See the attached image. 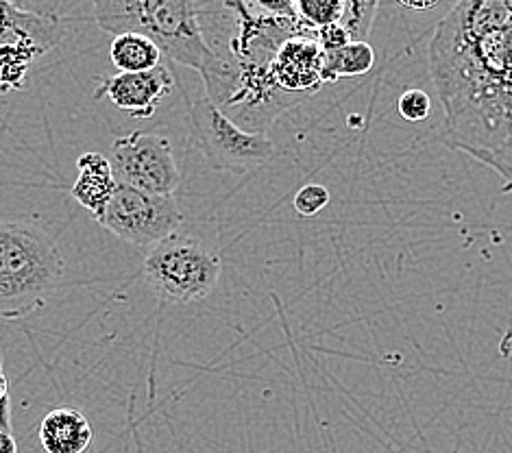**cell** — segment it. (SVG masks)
Masks as SVG:
<instances>
[{"label": "cell", "instance_id": "cell-6", "mask_svg": "<svg viewBox=\"0 0 512 453\" xmlns=\"http://www.w3.org/2000/svg\"><path fill=\"white\" fill-rule=\"evenodd\" d=\"M112 173L118 186L175 197L181 173L173 146L157 133L133 131L112 144Z\"/></svg>", "mask_w": 512, "mask_h": 453}, {"label": "cell", "instance_id": "cell-15", "mask_svg": "<svg viewBox=\"0 0 512 453\" xmlns=\"http://www.w3.org/2000/svg\"><path fill=\"white\" fill-rule=\"evenodd\" d=\"M42 57L40 51L31 46H3L0 48V88L18 90L22 88L29 66Z\"/></svg>", "mask_w": 512, "mask_h": 453}, {"label": "cell", "instance_id": "cell-21", "mask_svg": "<svg viewBox=\"0 0 512 453\" xmlns=\"http://www.w3.org/2000/svg\"><path fill=\"white\" fill-rule=\"evenodd\" d=\"M0 432H11V401L9 382L3 371V353H0Z\"/></svg>", "mask_w": 512, "mask_h": 453}, {"label": "cell", "instance_id": "cell-19", "mask_svg": "<svg viewBox=\"0 0 512 453\" xmlns=\"http://www.w3.org/2000/svg\"><path fill=\"white\" fill-rule=\"evenodd\" d=\"M329 203V190L319 183H308L295 194V210L299 216H316L321 214Z\"/></svg>", "mask_w": 512, "mask_h": 453}, {"label": "cell", "instance_id": "cell-11", "mask_svg": "<svg viewBox=\"0 0 512 453\" xmlns=\"http://www.w3.org/2000/svg\"><path fill=\"white\" fill-rule=\"evenodd\" d=\"M77 168L79 177L70 188L72 199L83 205L96 220H101L118 188L112 164L103 153H83L77 159Z\"/></svg>", "mask_w": 512, "mask_h": 453}, {"label": "cell", "instance_id": "cell-10", "mask_svg": "<svg viewBox=\"0 0 512 453\" xmlns=\"http://www.w3.org/2000/svg\"><path fill=\"white\" fill-rule=\"evenodd\" d=\"M64 38L62 18L42 14L31 5L0 3V48L31 46L46 55Z\"/></svg>", "mask_w": 512, "mask_h": 453}, {"label": "cell", "instance_id": "cell-14", "mask_svg": "<svg viewBox=\"0 0 512 453\" xmlns=\"http://www.w3.org/2000/svg\"><path fill=\"white\" fill-rule=\"evenodd\" d=\"M375 64V51L369 42H351L338 51L323 55V83L343 77H360Z\"/></svg>", "mask_w": 512, "mask_h": 453}, {"label": "cell", "instance_id": "cell-20", "mask_svg": "<svg viewBox=\"0 0 512 453\" xmlns=\"http://www.w3.org/2000/svg\"><path fill=\"white\" fill-rule=\"evenodd\" d=\"M316 42H319L323 53H332V51H338V48L351 44L349 35L345 33L343 27H340V24H332V27L316 31Z\"/></svg>", "mask_w": 512, "mask_h": 453}, {"label": "cell", "instance_id": "cell-5", "mask_svg": "<svg viewBox=\"0 0 512 453\" xmlns=\"http://www.w3.org/2000/svg\"><path fill=\"white\" fill-rule=\"evenodd\" d=\"M188 133L205 164L218 173L247 175L275 155V146L266 133L240 129L207 96L190 105Z\"/></svg>", "mask_w": 512, "mask_h": 453}, {"label": "cell", "instance_id": "cell-12", "mask_svg": "<svg viewBox=\"0 0 512 453\" xmlns=\"http://www.w3.org/2000/svg\"><path fill=\"white\" fill-rule=\"evenodd\" d=\"M40 443L46 453H85L92 445V425L79 410L55 408L42 419Z\"/></svg>", "mask_w": 512, "mask_h": 453}, {"label": "cell", "instance_id": "cell-9", "mask_svg": "<svg viewBox=\"0 0 512 453\" xmlns=\"http://www.w3.org/2000/svg\"><path fill=\"white\" fill-rule=\"evenodd\" d=\"M323 55L316 35H295L286 40L271 64L277 88L299 99H308L310 94L321 90V85H325Z\"/></svg>", "mask_w": 512, "mask_h": 453}, {"label": "cell", "instance_id": "cell-2", "mask_svg": "<svg viewBox=\"0 0 512 453\" xmlns=\"http://www.w3.org/2000/svg\"><path fill=\"white\" fill-rule=\"evenodd\" d=\"M64 255L44 229L0 223V318L29 316L62 286Z\"/></svg>", "mask_w": 512, "mask_h": 453}, {"label": "cell", "instance_id": "cell-4", "mask_svg": "<svg viewBox=\"0 0 512 453\" xmlns=\"http://www.w3.org/2000/svg\"><path fill=\"white\" fill-rule=\"evenodd\" d=\"M142 275L162 301L186 305L212 295L221 279V257L199 238L177 231L144 255Z\"/></svg>", "mask_w": 512, "mask_h": 453}, {"label": "cell", "instance_id": "cell-8", "mask_svg": "<svg viewBox=\"0 0 512 453\" xmlns=\"http://www.w3.org/2000/svg\"><path fill=\"white\" fill-rule=\"evenodd\" d=\"M175 90V77L162 64L149 72H116L112 77H103L94 99H109L120 112L131 118L146 120L155 116L157 107L162 105Z\"/></svg>", "mask_w": 512, "mask_h": 453}, {"label": "cell", "instance_id": "cell-22", "mask_svg": "<svg viewBox=\"0 0 512 453\" xmlns=\"http://www.w3.org/2000/svg\"><path fill=\"white\" fill-rule=\"evenodd\" d=\"M0 453H18V443L11 432H0Z\"/></svg>", "mask_w": 512, "mask_h": 453}, {"label": "cell", "instance_id": "cell-13", "mask_svg": "<svg viewBox=\"0 0 512 453\" xmlns=\"http://www.w3.org/2000/svg\"><path fill=\"white\" fill-rule=\"evenodd\" d=\"M109 57L118 72H149L162 66L164 55L151 40L142 38L138 33L116 35L109 46Z\"/></svg>", "mask_w": 512, "mask_h": 453}, {"label": "cell", "instance_id": "cell-3", "mask_svg": "<svg viewBox=\"0 0 512 453\" xmlns=\"http://www.w3.org/2000/svg\"><path fill=\"white\" fill-rule=\"evenodd\" d=\"M94 20L105 33H138L151 40L164 57L201 72L207 64V44L190 0H99Z\"/></svg>", "mask_w": 512, "mask_h": 453}, {"label": "cell", "instance_id": "cell-17", "mask_svg": "<svg viewBox=\"0 0 512 453\" xmlns=\"http://www.w3.org/2000/svg\"><path fill=\"white\" fill-rule=\"evenodd\" d=\"M343 7L345 0H295L299 20L312 31L338 24L340 16H343Z\"/></svg>", "mask_w": 512, "mask_h": 453}, {"label": "cell", "instance_id": "cell-23", "mask_svg": "<svg viewBox=\"0 0 512 453\" xmlns=\"http://www.w3.org/2000/svg\"><path fill=\"white\" fill-rule=\"evenodd\" d=\"M404 9H414V11H430L436 9L438 3H399Z\"/></svg>", "mask_w": 512, "mask_h": 453}, {"label": "cell", "instance_id": "cell-1", "mask_svg": "<svg viewBox=\"0 0 512 453\" xmlns=\"http://www.w3.org/2000/svg\"><path fill=\"white\" fill-rule=\"evenodd\" d=\"M430 68L445 103V142L512 188V3L456 5L436 27Z\"/></svg>", "mask_w": 512, "mask_h": 453}, {"label": "cell", "instance_id": "cell-7", "mask_svg": "<svg viewBox=\"0 0 512 453\" xmlns=\"http://www.w3.org/2000/svg\"><path fill=\"white\" fill-rule=\"evenodd\" d=\"M99 223L133 247H153L177 234L184 214L175 197L118 186Z\"/></svg>", "mask_w": 512, "mask_h": 453}, {"label": "cell", "instance_id": "cell-16", "mask_svg": "<svg viewBox=\"0 0 512 453\" xmlns=\"http://www.w3.org/2000/svg\"><path fill=\"white\" fill-rule=\"evenodd\" d=\"M377 9H380V3L375 0H345L338 24L345 29L351 42H367Z\"/></svg>", "mask_w": 512, "mask_h": 453}, {"label": "cell", "instance_id": "cell-18", "mask_svg": "<svg viewBox=\"0 0 512 453\" xmlns=\"http://www.w3.org/2000/svg\"><path fill=\"white\" fill-rule=\"evenodd\" d=\"M397 109H399V116L406 122H423L432 112V99L428 92L412 88L399 96Z\"/></svg>", "mask_w": 512, "mask_h": 453}]
</instances>
